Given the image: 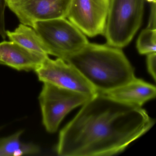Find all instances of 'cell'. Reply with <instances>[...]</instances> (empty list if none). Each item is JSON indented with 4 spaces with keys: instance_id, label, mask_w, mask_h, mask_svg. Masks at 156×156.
I'll return each mask as SVG.
<instances>
[{
    "instance_id": "6da1fadb",
    "label": "cell",
    "mask_w": 156,
    "mask_h": 156,
    "mask_svg": "<svg viewBox=\"0 0 156 156\" xmlns=\"http://www.w3.org/2000/svg\"><path fill=\"white\" fill-rule=\"evenodd\" d=\"M59 133L61 156H108L124 151L145 134L155 120L141 107L98 93Z\"/></svg>"
},
{
    "instance_id": "7a4b0ae2",
    "label": "cell",
    "mask_w": 156,
    "mask_h": 156,
    "mask_svg": "<svg viewBox=\"0 0 156 156\" xmlns=\"http://www.w3.org/2000/svg\"><path fill=\"white\" fill-rule=\"evenodd\" d=\"M65 61L74 66L102 94L124 85L135 78L134 69L120 48L88 43Z\"/></svg>"
},
{
    "instance_id": "3957f363",
    "label": "cell",
    "mask_w": 156,
    "mask_h": 156,
    "mask_svg": "<svg viewBox=\"0 0 156 156\" xmlns=\"http://www.w3.org/2000/svg\"><path fill=\"white\" fill-rule=\"evenodd\" d=\"M145 0H110L105 34L109 46L121 48L131 41L143 18Z\"/></svg>"
},
{
    "instance_id": "277c9868",
    "label": "cell",
    "mask_w": 156,
    "mask_h": 156,
    "mask_svg": "<svg viewBox=\"0 0 156 156\" xmlns=\"http://www.w3.org/2000/svg\"><path fill=\"white\" fill-rule=\"evenodd\" d=\"M32 28L42 41L47 54L64 61L89 43L85 35L66 18L36 22Z\"/></svg>"
},
{
    "instance_id": "5b68a950",
    "label": "cell",
    "mask_w": 156,
    "mask_h": 156,
    "mask_svg": "<svg viewBox=\"0 0 156 156\" xmlns=\"http://www.w3.org/2000/svg\"><path fill=\"white\" fill-rule=\"evenodd\" d=\"M92 97L80 92L44 83L38 99L43 124L46 131L51 133L56 132L67 114L83 105Z\"/></svg>"
},
{
    "instance_id": "8992f818",
    "label": "cell",
    "mask_w": 156,
    "mask_h": 156,
    "mask_svg": "<svg viewBox=\"0 0 156 156\" xmlns=\"http://www.w3.org/2000/svg\"><path fill=\"white\" fill-rule=\"evenodd\" d=\"M35 72L39 81L94 96L98 94L92 85L72 65L62 59L47 56Z\"/></svg>"
},
{
    "instance_id": "52a82bcc",
    "label": "cell",
    "mask_w": 156,
    "mask_h": 156,
    "mask_svg": "<svg viewBox=\"0 0 156 156\" xmlns=\"http://www.w3.org/2000/svg\"><path fill=\"white\" fill-rule=\"evenodd\" d=\"M109 2L110 0H72L66 18L88 37L103 34Z\"/></svg>"
},
{
    "instance_id": "ba28073f",
    "label": "cell",
    "mask_w": 156,
    "mask_h": 156,
    "mask_svg": "<svg viewBox=\"0 0 156 156\" xmlns=\"http://www.w3.org/2000/svg\"><path fill=\"white\" fill-rule=\"evenodd\" d=\"M72 0H6L21 23L32 27L36 22L66 18Z\"/></svg>"
},
{
    "instance_id": "9c48e42d",
    "label": "cell",
    "mask_w": 156,
    "mask_h": 156,
    "mask_svg": "<svg viewBox=\"0 0 156 156\" xmlns=\"http://www.w3.org/2000/svg\"><path fill=\"white\" fill-rule=\"evenodd\" d=\"M47 56L28 50L12 41L0 43V64L18 71H35Z\"/></svg>"
},
{
    "instance_id": "30bf717a",
    "label": "cell",
    "mask_w": 156,
    "mask_h": 156,
    "mask_svg": "<svg viewBox=\"0 0 156 156\" xmlns=\"http://www.w3.org/2000/svg\"><path fill=\"white\" fill-rule=\"evenodd\" d=\"M102 94L118 102L141 107L156 97V88L153 85L135 77L124 85Z\"/></svg>"
},
{
    "instance_id": "8fae6325",
    "label": "cell",
    "mask_w": 156,
    "mask_h": 156,
    "mask_svg": "<svg viewBox=\"0 0 156 156\" xmlns=\"http://www.w3.org/2000/svg\"><path fill=\"white\" fill-rule=\"evenodd\" d=\"M7 36L24 48L35 52L48 55L42 41L33 28L21 23L14 31H6Z\"/></svg>"
},
{
    "instance_id": "7c38bea8",
    "label": "cell",
    "mask_w": 156,
    "mask_h": 156,
    "mask_svg": "<svg viewBox=\"0 0 156 156\" xmlns=\"http://www.w3.org/2000/svg\"><path fill=\"white\" fill-rule=\"evenodd\" d=\"M23 130L5 137L0 138V156H20L34 155L40 152L39 146L32 143L21 142Z\"/></svg>"
},
{
    "instance_id": "4fadbf2b",
    "label": "cell",
    "mask_w": 156,
    "mask_h": 156,
    "mask_svg": "<svg viewBox=\"0 0 156 156\" xmlns=\"http://www.w3.org/2000/svg\"><path fill=\"white\" fill-rule=\"evenodd\" d=\"M136 47L141 55L156 53V29L147 27L143 30L139 36Z\"/></svg>"
},
{
    "instance_id": "5bb4252c",
    "label": "cell",
    "mask_w": 156,
    "mask_h": 156,
    "mask_svg": "<svg viewBox=\"0 0 156 156\" xmlns=\"http://www.w3.org/2000/svg\"><path fill=\"white\" fill-rule=\"evenodd\" d=\"M156 53H152L147 55V67L150 74L156 81Z\"/></svg>"
},
{
    "instance_id": "9a60e30c",
    "label": "cell",
    "mask_w": 156,
    "mask_h": 156,
    "mask_svg": "<svg viewBox=\"0 0 156 156\" xmlns=\"http://www.w3.org/2000/svg\"><path fill=\"white\" fill-rule=\"evenodd\" d=\"M151 3H152V4L151 5V12L150 14L149 18L148 24L147 27L156 29V2H151Z\"/></svg>"
},
{
    "instance_id": "2e32d148",
    "label": "cell",
    "mask_w": 156,
    "mask_h": 156,
    "mask_svg": "<svg viewBox=\"0 0 156 156\" xmlns=\"http://www.w3.org/2000/svg\"><path fill=\"white\" fill-rule=\"evenodd\" d=\"M146 1L151 2H156V0H146Z\"/></svg>"
},
{
    "instance_id": "e0dca14e",
    "label": "cell",
    "mask_w": 156,
    "mask_h": 156,
    "mask_svg": "<svg viewBox=\"0 0 156 156\" xmlns=\"http://www.w3.org/2000/svg\"><path fill=\"white\" fill-rule=\"evenodd\" d=\"M2 127H0V130H1L2 129Z\"/></svg>"
}]
</instances>
